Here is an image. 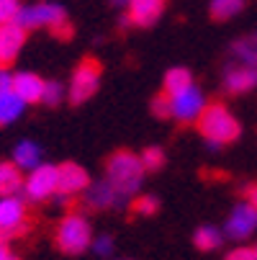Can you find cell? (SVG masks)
I'll return each mask as SVG.
<instances>
[{
  "mask_svg": "<svg viewBox=\"0 0 257 260\" xmlns=\"http://www.w3.org/2000/svg\"><path fill=\"white\" fill-rule=\"evenodd\" d=\"M257 232V209L252 201H242L237 204L224 224V237L227 240H247Z\"/></svg>",
  "mask_w": 257,
  "mask_h": 260,
  "instance_id": "cell-9",
  "label": "cell"
},
{
  "mask_svg": "<svg viewBox=\"0 0 257 260\" xmlns=\"http://www.w3.org/2000/svg\"><path fill=\"white\" fill-rule=\"evenodd\" d=\"M224 88L234 95L239 93H249L252 88H257V67H249V64H232L227 72H224Z\"/></svg>",
  "mask_w": 257,
  "mask_h": 260,
  "instance_id": "cell-13",
  "label": "cell"
},
{
  "mask_svg": "<svg viewBox=\"0 0 257 260\" xmlns=\"http://www.w3.org/2000/svg\"><path fill=\"white\" fill-rule=\"evenodd\" d=\"M165 8V0H129L126 16L136 26H152Z\"/></svg>",
  "mask_w": 257,
  "mask_h": 260,
  "instance_id": "cell-14",
  "label": "cell"
},
{
  "mask_svg": "<svg viewBox=\"0 0 257 260\" xmlns=\"http://www.w3.org/2000/svg\"><path fill=\"white\" fill-rule=\"evenodd\" d=\"M244 6V0H211V16L216 21H229L234 18Z\"/></svg>",
  "mask_w": 257,
  "mask_h": 260,
  "instance_id": "cell-22",
  "label": "cell"
},
{
  "mask_svg": "<svg viewBox=\"0 0 257 260\" xmlns=\"http://www.w3.org/2000/svg\"><path fill=\"white\" fill-rule=\"evenodd\" d=\"M26 101L11 88V90H3L0 93V124H13L23 116L26 111Z\"/></svg>",
  "mask_w": 257,
  "mask_h": 260,
  "instance_id": "cell-17",
  "label": "cell"
},
{
  "mask_svg": "<svg viewBox=\"0 0 257 260\" xmlns=\"http://www.w3.org/2000/svg\"><path fill=\"white\" fill-rule=\"evenodd\" d=\"M57 247L64 255H80L93 245V230L90 221L83 214H67L62 216V221L57 224Z\"/></svg>",
  "mask_w": 257,
  "mask_h": 260,
  "instance_id": "cell-4",
  "label": "cell"
},
{
  "mask_svg": "<svg viewBox=\"0 0 257 260\" xmlns=\"http://www.w3.org/2000/svg\"><path fill=\"white\" fill-rule=\"evenodd\" d=\"M100 257H108L114 252V237L111 235H100V237H93V245H90Z\"/></svg>",
  "mask_w": 257,
  "mask_h": 260,
  "instance_id": "cell-27",
  "label": "cell"
},
{
  "mask_svg": "<svg viewBox=\"0 0 257 260\" xmlns=\"http://www.w3.org/2000/svg\"><path fill=\"white\" fill-rule=\"evenodd\" d=\"M144 173L146 170L141 165V157L134 155V152H126V150L111 155V160H108V165H105V180L111 183L124 199L139 193Z\"/></svg>",
  "mask_w": 257,
  "mask_h": 260,
  "instance_id": "cell-2",
  "label": "cell"
},
{
  "mask_svg": "<svg viewBox=\"0 0 257 260\" xmlns=\"http://www.w3.org/2000/svg\"><path fill=\"white\" fill-rule=\"evenodd\" d=\"M139 157H141L144 170H160L165 165V152L160 150V147H146Z\"/></svg>",
  "mask_w": 257,
  "mask_h": 260,
  "instance_id": "cell-24",
  "label": "cell"
},
{
  "mask_svg": "<svg viewBox=\"0 0 257 260\" xmlns=\"http://www.w3.org/2000/svg\"><path fill=\"white\" fill-rule=\"evenodd\" d=\"M90 185V175L83 165L78 162H64L59 168V193L62 196H78V193H85V188Z\"/></svg>",
  "mask_w": 257,
  "mask_h": 260,
  "instance_id": "cell-11",
  "label": "cell"
},
{
  "mask_svg": "<svg viewBox=\"0 0 257 260\" xmlns=\"http://www.w3.org/2000/svg\"><path fill=\"white\" fill-rule=\"evenodd\" d=\"M11 88H13V72L6 64H0V93L11 90Z\"/></svg>",
  "mask_w": 257,
  "mask_h": 260,
  "instance_id": "cell-30",
  "label": "cell"
},
{
  "mask_svg": "<svg viewBox=\"0 0 257 260\" xmlns=\"http://www.w3.org/2000/svg\"><path fill=\"white\" fill-rule=\"evenodd\" d=\"M26 34L28 31L21 23H16V21L0 23V64L8 67L21 54V49L26 44Z\"/></svg>",
  "mask_w": 257,
  "mask_h": 260,
  "instance_id": "cell-10",
  "label": "cell"
},
{
  "mask_svg": "<svg viewBox=\"0 0 257 260\" xmlns=\"http://www.w3.org/2000/svg\"><path fill=\"white\" fill-rule=\"evenodd\" d=\"M162 85H165V95H175L182 88L193 85V75H191V70H186V67H172V70L165 72V83Z\"/></svg>",
  "mask_w": 257,
  "mask_h": 260,
  "instance_id": "cell-21",
  "label": "cell"
},
{
  "mask_svg": "<svg viewBox=\"0 0 257 260\" xmlns=\"http://www.w3.org/2000/svg\"><path fill=\"white\" fill-rule=\"evenodd\" d=\"M26 201L21 196H0V242L26 230Z\"/></svg>",
  "mask_w": 257,
  "mask_h": 260,
  "instance_id": "cell-8",
  "label": "cell"
},
{
  "mask_svg": "<svg viewBox=\"0 0 257 260\" xmlns=\"http://www.w3.org/2000/svg\"><path fill=\"white\" fill-rule=\"evenodd\" d=\"M232 57H234L239 64L257 67V31L242 36V39H237V42L232 44Z\"/></svg>",
  "mask_w": 257,
  "mask_h": 260,
  "instance_id": "cell-19",
  "label": "cell"
},
{
  "mask_svg": "<svg viewBox=\"0 0 257 260\" xmlns=\"http://www.w3.org/2000/svg\"><path fill=\"white\" fill-rule=\"evenodd\" d=\"M227 260H257V252H254V247L239 245L232 252H227Z\"/></svg>",
  "mask_w": 257,
  "mask_h": 260,
  "instance_id": "cell-28",
  "label": "cell"
},
{
  "mask_svg": "<svg viewBox=\"0 0 257 260\" xmlns=\"http://www.w3.org/2000/svg\"><path fill=\"white\" fill-rule=\"evenodd\" d=\"M0 260H18V257H16V252H13L6 242H0Z\"/></svg>",
  "mask_w": 257,
  "mask_h": 260,
  "instance_id": "cell-31",
  "label": "cell"
},
{
  "mask_svg": "<svg viewBox=\"0 0 257 260\" xmlns=\"http://www.w3.org/2000/svg\"><path fill=\"white\" fill-rule=\"evenodd\" d=\"M13 162H16L23 173H28V170L39 168V165L44 162V152H42V147L36 144V142L21 139V142L16 144V150H13Z\"/></svg>",
  "mask_w": 257,
  "mask_h": 260,
  "instance_id": "cell-16",
  "label": "cell"
},
{
  "mask_svg": "<svg viewBox=\"0 0 257 260\" xmlns=\"http://www.w3.org/2000/svg\"><path fill=\"white\" fill-rule=\"evenodd\" d=\"M196 124H198V129H201V134H203V139H206V144L211 147V150L234 142L242 132L237 116L224 103H208Z\"/></svg>",
  "mask_w": 257,
  "mask_h": 260,
  "instance_id": "cell-1",
  "label": "cell"
},
{
  "mask_svg": "<svg viewBox=\"0 0 257 260\" xmlns=\"http://www.w3.org/2000/svg\"><path fill=\"white\" fill-rule=\"evenodd\" d=\"M23 193L28 201H49L59 193V168L42 162L23 175Z\"/></svg>",
  "mask_w": 257,
  "mask_h": 260,
  "instance_id": "cell-5",
  "label": "cell"
},
{
  "mask_svg": "<svg viewBox=\"0 0 257 260\" xmlns=\"http://www.w3.org/2000/svg\"><path fill=\"white\" fill-rule=\"evenodd\" d=\"M254 252H257V247H254Z\"/></svg>",
  "mask_w": 257,
  "mask_h": 260,
  "instance_id": "cell-34",
  "label": "cell"
},
{
  "mask_svg": "<svg viewBox=\"0 0 257 260\" xmlns=\"http://www.w3.org/2000/svg\"><path fill=\"white\" fill-rule=\"evenodd\" d=\"M23 191V170L16 162H0V196H18Z\"/></svg>",
  "mask_w": 257,
  "mask_h": 260,
  "instance_id": "cell-18",
  "label": "cell"
},
{
  "mask_svg": "<svg viewBox=\"0 0 257 260\" xmlns=\"http://www.w3.org/2000/svg\"><path fill=\"white\" fill-rule=\"evenodd\" d=\"M18 11H21V3H18V0H0V23L16 21Z\"/></svg>",
  "mask_w": 257,
  "mask_h": 260,
  "instance_id": "cell-26",
  "label": "cell"
},
{
  "mask_svg": "<svg viewBox=\"0 0 257 260\" xmlns=\"http://www.w3.org/2000/svg\"><path fill=\"white\" fill-rule=\"evenodd\" d=\"M67 95V88L57 80H47L44 83V93H42V103L44 106H59L62 98Z\"/></svg>",
  "mask_w": 257,
  "mask_h": 260,
  "instance_id": "cell-23",
  "label": "cell"
},
{
  "mask_svg": "<svg viewBox=\"0 0 257 260\" xmlns=\"http://www.w3.org/2000/svg\"><path fill=\"white\" fill-rule=\"evenodd\" d=\"M157 209H160V201H157L155 196H139V199L134 201V211H136L139 216H155Z\"/></svg>",
  "mask_w": 257,
  "mask_h": 260,
  "instance_id": "cell-25",
  "label": "cell"
},
{
  "mask_svg": "<svg viewBox=\"0 0 257 260\" xmlns=\"http://www.w3.org/2000/svg\"><path fill=\"white\" fill-rule=\"evenodd\" d=\"M111 3H114L116 8H126V6H129V0H111Z\"/></svg>",
  "mask_w": 257,
  "mask_h": 260,
  "instance_id": "cell-33",
  "label": "cell"
},
{
  "mask_svg": "<svg viewBox=\"0 0 257 260\" xmlns=\"http://www.w3.org/2000/svg\"><path fill=\"white\" fill-rule=\"evenodd\" d=\"M16 23H21L26 31L33 28H52L54 34H67V13L59 3H49V0H42V3H31V6H21Z\"/></svg>",
  "mask_w": 257,
  "mask_h": 260,
  "instance_id": "cell-3",
  "label": "cell"
},
{
  "mask_svg": "<svg viewBox=\"0 0 257 260\" xmlns=\"http://www.w3.org/2000/svg\"><path fill=\"white\" fill-rule=\"evenodd\" d=\"M98 85H100V64L93 59H83L69 78L67 98L72 103H85L98 93Z\"/></svg>",
  "mask_w": 257,
  "mask_h": 260,
  "instance_id": "cell-6",
  "label": "cell"
},
{
  "mask_svg": "<svg viewBox=\"0 0 257 260\" xmlns=\"http://www.w3.org/2000/svg\"><path fill=\"white\" fill-rule=\"evenodd\" d=\"M85 201H88V206H93V209H116V206H124V204H126V199H124L108 180L90 183L88 188H85Z\"/></svg>",
  "mask_w": 257,
  "mask_h": 260,
  "instance_id": "cell-12",
  "label": "cell"
},
{
  "mask_svg": "<svg viewBox=\"0 0 257 260\" xmlns=\"http://www.w3.org/2000/svg\"><path fill=\"white\" fill-rule=\"evenodd\" d=\"M193 242H196L198 250L211 252V250H218V247H222V242H224V232H222V230H216V227H211V224H203V227L196 230Z\"/></svg>",
  "mask_w": 257,
  "mask_h": 260,
  "instance_id": "cell-20",
  "label": "cell"
},
{
  "mask_svg": "<svg viewBox=\"0 0 257 260\" xmlns=\"http://www.w3.org/2000/svg\"><path fill=\"white\" fill-rule=\"evenodd\" d=\"M167 101H170V116H172L175 121H180V124H193V121H198L201 114H203V108L208 106V103H206V95L201 93V88H198L196 83L188 85V88H182V90L175 93V95H167Z\"/></svg>",
  "mask_w": 257,
  "mask_h": 260,
  "instance_id": "cell-7",
  "label": "cell"
},
{
  "mask_svg": "<svg viewBox=\"0 0 257 260\" xmlns=\"http://www.w3.org/2000/svg\"><path fill=\"white\" fill-rule=\"evenodd\" d=\"M249 201H252V204H254V209H257V185L249 191Z\"/></svg>",
  "mask_w": 257,
  "mask_h": 260,
  "instance_id": "cell-32",
  "label": "cell"
},
{
  "mask_svg": "<svg viewBox=\"0 0 257 260\" xmlns=\"http://www.w3.org/2000/svg\"><path fill=\"white\" fill-rule=\"evenodd\" d=\"M44 83L36 72H16L13 75V90L26 101V103H42V93H44Z\"/></svg>",
  "mask_w": 257,
  "mask_h": 260,
  "instance_id": "cell-15",
  "label": "cell"
},
{
  "mask_svg": "<svg viewBox=\"0 0 257 260\" xmlns=\"http://www.w3.org/2000/svg\"><path fill=\"white\" fill-rule=\"evenodd\" d=\"M152 114L160 116V119H167L170 116V101H167V95H160V98L152 101Z\"/></svg>",
  "mask_w": 257,
  "mask_h": 260,
  "instance_id": "cell-29",
  "label": "cell"
}]
</instances>
